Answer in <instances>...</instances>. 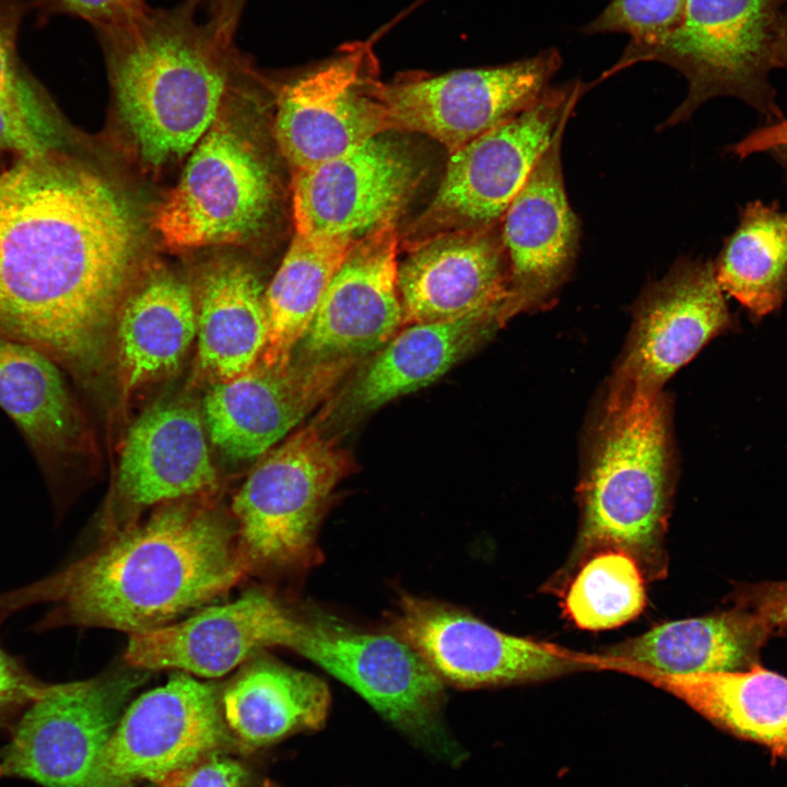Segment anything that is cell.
<instances>
[{
  "instance_id": "6da1fadb",
  "label": "cell",
  "mask_w": 787,
  "mask_h": 787,
  "mask_svg": "<svg viewBox=\"0 0 787 787\" xmlns=\"http://www.w3.org/2000/svg\"><path fill=\"white\" fill-rule=\"evenodd\" d=\"M138 245L129 205L92 171L49 152L1 173L0 340L91 383Z\"/></svg>"
},
{
  "instance_id": "7a4b0ae2",
  "label": "cell",
  "mask_w": 787,
  "mask_h": 787,
  "mask_svg": "<svg viewBox=\"0 0 787 787\" xmlns=\"http://www.w3.org/2000/svg\"><path fill=\"white\" fill-rule=\"evenodd\" d=\"M248 577L230 512L210 497L160 505L63 568L0 595V625L14 612L52 603L32 627H104L129 635L201 608Z\"/></svg>"
},
{
  "instance_id": "3957f363",
  "label": "cell",
  "mask_w": 787,
  "mask_h": 787,
  "mask_svg": "<svg viewBox=\"0 0 787 787\" xmlns=\"http://www.w3.org/2000/svg\"><path fill=\"white\" fill-rule=\"evenodd\" d=\"M103 35L117 107L142 160L157 167L189 153L215 122L231 39L186 9H149Z\"/></svg>"
},
{
  "instance_id": "277c9868",
  "label": "cell",
  "mask_w": 787,
  "mask_h": 787,
  "mask_svg": "<svg viewBox=\"0 0 787 787\" xmlns=\"http://www.w3.org/2000/svg\"><path fill=\"white\" fill-rule=\"evenodd\" d=\"M669 410L662 392L604 401L579 488L577 553L631 555L642 572L663 568L671 494Z\"/></svg>"
},
{
  "instance_id": "5b68a950",
  "label": "cell",
  "mask_w": 787,
  "mask_h": 787,
  "mask_svg": "<svg viewBox=\"0 0 787 787\" xmlns=\"http://www.w3.org/2000/svg\"><path fill=\"white\" fill-rule=\"evenodd\" d=\"M787 0H688L680 26L661 40L629 45L599 81L638 62L665 63L688 83L684 101L662 128L686 121L705 102L739 98L772 121L784 119L770 74Z\"/></svg>"
},
{
  "instance_id": "8992f818",
  "label": "cell",
  "mask_w": 787,
  "mask_h": 787,
  "mask_svg": "<svg viewBox=\"0 0 787 787\" xmlns=\"http://www.w3.org/2000/svg\"><path fill=\"white\" fill-rule=\"evenodd\" d=\"M265 455L232 500L238 548L248 576L294 577L321 561L318 529L349 458L314 424Z\"/></svg>"
},
{
  "instance_id": "52a82bcc",
  "label": "cell",
  "mask_w": 787,
  "mask_h": 787,
  "mask_svg": "<svg viewBox=\"0 0 787 787\" xmlns=\"http://www.w3.org/2000/svg\"><path fill=\"white\" fill-rule=\"evenodd\" d=\"M585 91L579 80L550 86L531 107L449 154L434 198L403 245L442 233L498 225Z\"/></svg>"
},
{
  "instance_id": "ba28073f",
  "label": "cell",
  "mask_w": 787,
  "mask_h": 787,
  "mask_svg": "<svg viewBox=\"0 0 787 787\" xmlns=\"http://www.w3.org/2000/svg\"><path fill=\"white\" fill-rule=\"evenodd\" d=\"M148 671L126 665L93 678L48 683L17 718L1 773L44 787H86Z\"/></svg>"
},
{
  "instance_id": "9c48e42d",
  "label": "cell",
  "mask_w": 787,
  "mask_h": 787,
  "mask_svg": "<svg viewBox=\"0 0 787 787\" xmlns=\"http://www.w3.org/2000/svg\"><path fill=\"white\" fill-rule=\"evenodd\" d=\"M274 198L272 174L257 148L215 121L155 211L153 227L173 249L239 243L263 227Z\"/></svg>"
},
{
  "instance_id": "30bf717a",
  "label": "cell",
  "mask_w": 787,
  "mask_h": 787,
  "mask_svg": "<svg viewBox=\"0 0 787 787\" xmlns=\"http://www.w3.org/2000/svg\"><path fill=\"white\" fill-rule=\"evenodd\" d=\"M556 48L510 63L379 82L390 131L425 134L449 154L536 104L562 67Z\"/></svg>"
},
{
  "instance_id": "8fae6325",
  "label": "cell",
  "mask_w": 787,
  "mask_h": 787,
  "mask_svg": "<svg viewBox=\"0 0 787 787\" xmlns=\"http://www.w3.org/2000/svg\"><path fill=\"white\" fill-rule=\"evenodd\" d=\"M389 632L407 643L446 682L477 689L545 680L596 661L492 627L455 606L401 595Z\"/></svg>"
},
{
  "instance_id": "7c38bea8",
  "label": "cell",
  "mask_w": 787,
  "mask_h": 787,
  "mask_svg": "<svg viewBox=\"0 0 787 787\" xmlns=\"http://www.w3.org/2000/svg\"><path fill=\"white\" fill-rule=\"evenodd\" d=\"M233 741L221 690L176 671L164 685L130 702L86 787H118L143 779L156 784Z\"/></svg>"
},
{
  "instance_id": "4fadbf2b",
  "label": "cell",
  "mask_w": 787,
  "mask_h": 787,
  "mask_svg": "<svg viewBox=\"0 0 787 787\" xmlns=\"http://www.w3.org/2000/svg\"><path fill=\"white\" fill-rule=\"evenodd\" d=\"M731 325L714 262L680 258L637 299L606 401L660 392L671 375Z\"/></svg>"
},
{
  "instance_id": "5bb4252c",
  "label": "cell",
  "mask_w": 787,
  "mask_h": 787,
  "mask_svg": "<svg viewBox=\"0 0 787 787\" xmlns=\"http://www.w3.org/2000/svg\"><path fill=\"white\" fill-rule=\"evenodd\" d=\"M387 133L292 173L295 232L356 240L396 223L421 172L411 151Z\"/></svg>"
},
{
  "instance_id": "9a60e30c",
  "label": "cell",
  "mask_w": 787,
  "mask_h": 787,
  "mask_svg": "<svg viewBox=\"0 0 787 787\" xmlns=\"http://www.w3.org/2000/svg\"><path fill=\"white\" fill-rule=\"evenodd\" d=\"M379 82L371 54L357 47L282 87L274 137L292 173L390 132Z\"/></svg>"
},
{
  "instance_id": "2e32d148",
  "label": "cell",
  "mask_w": 787,
  "mask_h": 787,
  "mask_svg": "<svg viewBox=\"0 0 787 787\" xmlns=\"http://www.w3.org/2000/svg\"><path fill=\"white\" fill-rule=\"evenodd\" d=\"M218 481L197 409L186 402L156 406L128 432L115 498L102 515L98 539L134 525L146 507L211 497Z\"/></svg>"
},
{
  "instance_id": "e0dca14e",
  "label": "cell",
  "mask_w": 787,
  "mask_h": 787,
  "mask_svg": "<svg viewBox=\"0 0 787 787\" xmlns=\"http://www.w3.org/2000/svg\"><path fill=\"white\" fill-rule=\"evenodd\" d=\"M355 363L356 357H333L269 366L259 360L216 383L203 402L211 442L234 460L265 455L332 393Z\"/></svg>"
},
{
  "instance_id": "ac0fdd59",
  "label": "cell",
  "mask_w": 787,
  "mask_h": 787,
  "mask_svg": "<svg viewBox=\"0 0 787 787\" xmlns=\"http://www.w3.org/2000/svg\"><path fill=\"white\" fill-rule=\"evenodd\" d=\"M398 261L403 325L492 315L510 318V273L501 223L404 245Z\"/></svg>"
},
{
  "instance_id": "d6986e66",
  "label": "cell",
  "mask_w": 787,
  "mask_h": 787,
  "mask_svg": "<svg viewBox=\"0 0 787 787\" xmlns=\"http://www.w3.org/2000/svg\"><path fill=\"white\" fill-rule=\"evenodd\" d=\"M562 124L501 221L510 273V317L551 303L567 280L579 246L561 160Z\"/></svg>"
},
{
  "instance_id": "ffe728a7",
  "label": "cell",
  "mask_w": 787,
  "mask_h": 787,
  "mask_svg": "<svg viewBox=\"0 0 787 787\" xmlns=\"http://www.w3.org/2000/svg\"><path fill=\"white\" fill-rule=\"evenodd\" d=\"M398 248L396 223L351 245L302 339L308 359H357L383 348L403 326Z\"/></svg>"
},
{
  "instance_id": "44dd1931",
  "label": "cell",
  "mask_w": 787,
  "mask_h": 787,
  "mask_svg": "<svg viewBox=\"0 0 787 787\" xmlns=\"http://www.w3.org/2000/svg\"><path fill=\"white\" fill-rule=\"evenodd\" d=\"M286 600L252 588L236 600L203 608L171 624L129 635L126 665L218 678L267 647H280Z\"/></svg>"
},
{
  "instance_id": "7402d4cb",
  "label": "cell",
  "mask_w": 787,
  "mask_h": 787,
  "mask_svg": "<svg viewBox=\"0 0 787 787\" xmlns=\"http://www.w3.org/2000/svg\"><path fill=\"white\" fill-rule=\"evenodd\" d=\"M62 372L38 350L0 340V407L26 439L57 516L64 510L68 469L92 450L90 427Z\"/></svg>"
},
{
  "instance_id": "603a6c76",
  "label": "cell",
  "mask_w": 787,
  "mask_h": 787,
  "mask_svg": "<svg viewBox=\"0 0 787 787\" xmlns=\"http://www.w3.org/2000/svg\"><path fill=\"white\" fill-rule=\"evenodd\" d=\"M773 632L756 612L738 606L715 614L662 623L608 650L610 665L642 676L747 670L759 663Z\"/></svg>"
},
{
  "instance_id": "cb8c5ba5",
  "label": "cell",
  "mask_w": 787,
  "mask_h": 787,
  "mask_svg": "<svg viewBox=\"0 0 787 787\" xmlns=\"http://www.w3.org/2000/svg\"><path fill=\"white\" fill-rule=\"evenodd\" d=\"M330 702L328 685L320 678L262 651L245 661L221 690L222 713L232 737L251 749L321 729Z\"/></svg>"
},
{
  "instance_id": "d4e9b609",
  "label": "cell",
  "mask_w": 787,
  "mask_h": 787,
  "mask_svg": "<svg viewBox=\"0 0 787 787\" xmlns=\"http://www.w3.org/2000/svg\"><path fill=\"white\" fill-rule=\"evenodd\" d=\"M502 324L497 316L472 315L408 326L368 364L350 402L359 411H369L432 384Z\"/></svg>"
},
{
  "instance_id": "484cf974",
  "label": "cell",
  "mask_w": 787,
  "mask_h": 787,
  "mask_svg": "<svg viewBox=\"0 0 787 787\" xmlns=\"http://www.w3.org/2000/svg\"><path fill=\"white\" fill-rule=\"evenodd\" d=\"M116 360L124 395L175 372L197 337V309L186 283L161 274L118 314Z\"/></svg>"
},
{
  "instance_id": "4316f807",
  "label": "cell",
  "mask_w": 787,
  "mask_h": 787,
  "mask_svg": "<svg viewBox=\"0 0 787 787\" xmlns=\"http://www.w3.org/2000/svg\"><path fill=\"white\" fill-rule=\"evenodd\" d=\"M645 678L715 726L787 760V678L759 663L741 671Z\"/></svg>"
},
{
  "instance_id": "83f0119b",
  "label": "cell",
  "mask_w": 787,
  "mask_h": 787,
  "mask_svg": "<svg viewBox=\"0 0 787 787\" xmlns=\"http://www.w3.org/2000/svg\"><path fill=\"white\" fill-rule=\"evenodd\" d=\"M258 277L236 262L213 269L204 280L197 310L200 368L216 383L255 365L265 350L269 321Z\"/></svg>"
},
{
  "instance_id": "f1b7e54d",
  "label": "cell",
  "mask_w": 787,
  "mask_h": 787,
  "mask_svg": "<svg viewBox=\"0 0 787 787\" xmlns=\"http://www.w3.org/2000/svg\"><path fill=\"white\" fill-rule=\"evenodd\" d=\"M355 240L295 232L265 292L268 339L260 360L286 365L306 333L336 271Z\"/></svg>"
},
{
  "instance_id": "f546056e",
  "label": "cell",
  "mask_w": 787,
  "mask_h": 787,
  "mask_svg": "<svg viewBox=\"0 0 787 787\" xmlns=\"http://www.w3.org/2000/svg\"><path fill=\"white\" fill-rule=\"evenodd\" d=\"M714 268L721 290L753 318L777 310L787 296V212L748 203Z\"/></svg>"
},
{
  "instance_id": "4dcf8cb0",
  "label": "cell",
  "mask_w": 787,
  "mask_h": 787,
  "mask_svg": "<svg viewBox=\"0 0 787 787\" xmlns=\"http://www.w3.org/2000/svg\"><path fill=\"white\" fill-rule=\"evenodd\" d=\"M642 569L627 553L607 550L596 553L578 572L566 596V610L584 630L620 626L646 606Z\"/></svg>"
},
{
  "instance_id": "1f68e13d",
  "label": "cell",
  "mask_w": 787,
  "mask_h": 787,
  "mask_svg": "<svg viewBox=\"0 0 787 787\" xmlns=\"http://www.w3.org/2000/svg\"><path fill=\"white\" fill-rule=\"evenodd\" d=\"M688 0H611L602 12L580 28L584 35L625 33L629 45L657 43L683 21Z\"/></svg>"
},
{
  "instance_id": "d6a6232c",
  "label": "cell",
  "mask_w": 787,
  "mask_h": 787,
  "mask_svg": "<svg viewBox=\"0 0 787 787\" xmlns=\"http://www.w3.org/2000/svg\"><path fill=\"white\" fill-rule=\"evenodd\" d=\"M57 142L54 124L34 89L22 78L0 94V149L33 158L51 152Z\"/></svg>"
},
{
  "instance_id": "836d02e7",
  "label": "cell",
  "mask_w": 787,
  "mask_h": 787,
  "mask_svg": "<svg viewBox=\"0 0 787 787\" xmlns=\"http://www.w3.org/2000/svg\"><path fill=\"white\" fill-rule=\"evenodd\" d=\"M157 787H279L244 762L222 750L205 754L193 763L167 775Z\"/></svg>"
},
{
  "instance_id": "e575fe53",
  "label": "cell",
  "mask_w": 787,
  "mask_h": 787,
  "mask_svg": "<svg viewBox=\"0 0 787 787\" xmlns=\"http://www.w3.org/2000/svg\"><path fill=\"white\" fill-rule=\"evenodd\" d=\"M47 685L0 646V725L19 718Z\"/></svg>"
},
{
  "instance_id": "d590c367",
  "label": "cell",
  "mask_w": 787,
  "mask_h": 787,
  "mask_svg": "<svg viewBox=\"0 0 787 787\" xmlns=\"http://www.w3.org/2000/svg\"><path fill=\"white\" fill-rule=\"evenodd\" d=\"M62 9L97 26L103 34L122 28L149 8L144 0H55Z\"/></svg>"
},
{
  "instance_id": "8d00e7d4",
  "label": "cell",
  "mask_w": 787,
  "mask_h": 787,
  "mask_svg": "<svg viewBox=\"0 0 787 787\" xmlns=\"http://www.w3.org/2000/svg\"><path fill=\"white\" fill-rule=\"evenodd\" d=\"M729 150L740 157L757 152L766 153L776 161L787 176V119L772 121L752 131Z\"/></svg>"
},
{
  "instance_id": "74e56055",
  "label": "cell",
  "mask_w": 787,
  "mask_h": 787,
  "mask_svg": "<svg viewBox=\"0 0 787 787\" xmlns=\"http://www.w3.org/2000/svg\"><path fill=\"white\" fill-rule=\"evenodd\" d=\"M13 46L12 26L0 20V94L12 90L20 78L14 69Z\"/></svg>"
},
{
  "instance_id": "f35d334b",
  "label": "cell",
  "mask_w": 787,
  "mask_h": 787,
  "mask_svg": "<svg viewBox=\"0 0 787 787\" xmlns=\"http://www.w3.org/2000/svg\"><path fill=\"white\" fill-rule=\"evenodd\" d=\"M212 4L214 17L210 22L224 36L232 38L238 5L242 0H208Z\"/></svg>"
},
{
  "instance_id": "ab89813d",
  "label": "cell",
  "mask_w": 787,
  "mask_h": 787,
  "mask_svg": "<svg viewBox=\"0 0 787 787\" xmlns=\"http://www.w3.org/2000/svg\"><path fill=\"white\" fill-rule=\"evenodd\" d=\"M777 68L787 70V1L782 10L776 37Z\"/></svg>"
},
{
  "instance_id": "60d3db41",
  "label": "cell",
  "mask_w": 787,
  "mask_h": 787,
  "mask_svg": "<svg viewBox=\"0 0 787 787\" xmlns=\"http://www.w3.org/2000/svg\"><path fill=\"white\" fill-rule=\"evenodd\" d=\"M0 776H2V773H1V767H0Z\"/></svg>"
}]
</instances>
